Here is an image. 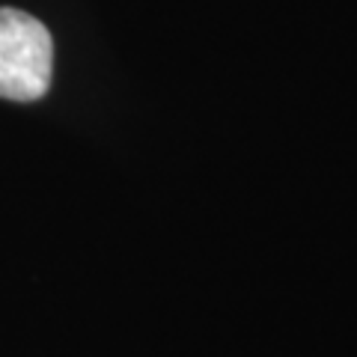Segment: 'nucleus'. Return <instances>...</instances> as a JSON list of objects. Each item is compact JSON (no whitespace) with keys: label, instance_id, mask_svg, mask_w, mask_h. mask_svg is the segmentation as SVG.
Segmentation results:
<instances>
[{"label":"nucleus","instance_id":"nucleus-1","mask_svg":"<svg viewBox=\"0 0 357 357\" xmlns=\"http://www.w3.org/2000/svg\"><path fill=\"white\" fill-rule=\"evenodd\" d=\"M54 77V39L39 18L0 9V98L36 102Z\"/></svg>","mask_w":357,"mask_h":357}]
</instances>
